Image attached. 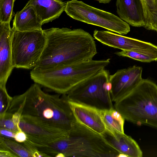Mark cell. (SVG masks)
<instances>
[{
	"mask_svg": "<svg viewBox=\"0 0 157 157\" xmlns=\"http://www.w3.org/2000/svg\"><path fill=\"white\" fill-rule=\"evenodd\" d=\"M46 42L35 70H45L92 60L97 53L95 39L82 29L43 30Z\"/></svg>",
	"mask_w": 157,
	"mask_h": 157,
	"instance_id": "obj_2",
	"label": "cell"
},
{
	"mask_svg": "<svg viewBox=\"0 0 157 157\" xmlns=\"http://www.w3.org/2000/svg\"><path fill=\"white\" fill-rule=\"evenodd\" d=\"M128 157V156L127 155H126L124 154H122V153H120V154L118 156V157Z\"/></svg>",
	"mask_w": 157,
	"mask_h": 157,
	"instance_id": "obj_30",
	"label": "cell"
},
{
	"mask_svg": "<svg viewBox=\"0 0 157 157\" xmlns=\"http://www.w3.org/2000/svg\"><path fill=\"white\" fill-rule=\"evenodd\" d=\"M18 126L27 135V140L31 143L34 144H49L65 137L68 133L21 118Z\"/></svg>",
	"mask_w": 157,
	"mask_h": 157,
	"instance_id": "obj_11",
	"label": "cell"
},
{
	"mask_svg": "<svg viewBox=\"0 0 157 157\" xmlns=\"http://www.w3.org/2000/svg\"><path fill=\"white\" fill-rule=\"evenodd\" d=\"M142 4L146 29L157 31V0H140Z\"/></svg>",
	"mask_w": 157,
	"mask_h": 157,
	"instance_id": "obj_19",
	"label": "cell"
},
{
	"mask_svg": "<svg viewBox=\"0 0 157 157\" xmlns=\"http://www.w3.org/2000/svg\"><path fill=\"white\" fill-rule=\"evenodd\" d=\"M42 25L33 6L26 5L15 14L12 28L22 32L42 30Z\"/></svg>",
	"mask_w": 157,
	"mask_h": 157,
	"instance_id": "obj_17",
	"label": "cell"
},
{
	"mask_svg": "<svg viewBox=\"0 0 157 157\" xmlns=\"http://www.w3.org/2000/svg\"><path fill=\"white\" fill-rule=\"evenodd\" d=\"M21 143L28 150L31 155L32 157H49L46 154L39 151L35 146L30 143L27 140L25 142Z\"/></svg>",
	"mask_w": 157,
	"mask_h": 157,
	"instance_id": "obj_25",
	"label": "cell"
},
{
	"mask_svg": "<svg viewBox=\"0 0 157 157\" xmlns=\"http://www.w3.org/2000/svg\"><path fill=\"white\" fill-rule=\"evenodd\" d=\"M102 116L106 130L113 135L116 133H124L125 119L114 107L102 109Z\"/></svg>",
	"mask_w": 157,
	"mask_h": 157,
	"instance_id": "obj_18",
	"label": "cell"
},
{
	"mask_svg": "<svg viewBox=\"0 0 157 157\" xmlns=\"http://www.w3.org/2000/svg\"><path fill=\"white\" fill-rule=\"evenodd\" d=\"M66 3L61 0H29L42 25L58 18L65 11Z\"/></svg>",
	"mask_w": 157,
	"mask_h": 157,
	"instance_id": "obj_15",
	"label": "cell"
},
{
	"mask_svg": "<svg viewBox=\"0 0 157 157\" xmlns=\"http://www.w3.org/2000/svg\"><path fill=\"white\" fill-rule=\"evenodd\" d=\"M94 38L103 44L124 51L157 56V45L150 42L118 34L108 31L95 30Z\"/></svg>",
	"mask_w": 157,
	"mask_h": 157,
	"instance_id": "obj_9",
	"label": "cell"
},
{
	"mask_svg": "<svg viewBox=\"0 0 157 157\" xmlns=\"http://www.w3.org/2000/svg\"><path fill=\"white\" fill-rule=\"evenodd\" d=\"M26 134L21 129L16 132L14 140L20 143H23L27 140Z\"/></svg>",
	"mask_w": 157,
	"mask_h": 157,
	"instance_id": "obj_26",
	"label": "cell"
},
{
	"mask_svg": "<svg viewBox=\"0 0 157 157\" xmlns=\"http://www.w3.org/2000/svg\"><path fill=\"white\" fill-rule=\"evenodd\" d=\"M64 11L75 20L99 26L121 35H126L130 30L129 25L119 17L81 1L67 2Z\"/></svg>",
	"mask_w": 157,
	"mask_h": 157,
	"instance_id": "obj_8",
	"label": "cell"
},
{
	"mask_svg": "<svg viewBox=\"0 0 157 157\" xmlns=\"http://www.w3.org/2000/svg\"><path fill=\"white\" fill-rule=\"evenodd\" d=\"M35 83L22 94L13 97L7 112L21 119L68 133L76 120L66 94H51Z\"/></svg>",
	"mask_w": 157,
	"mask_h": 157,
	"instance_id": "obj_1",
	"label": "cell"
},
{
	"mask_svg": "<svg viewBox=\"0 0 157 157\" xmlns=\"http://www.w3.org/2000/svg\"><path fill=\"white\" fill-rule=\"evenodd\" d=\"M115 103L114 108L125 120L157 128V85L152 80L142 78Z\"/></svg>",
	"mask_w": 157,
	"mask_h": 157,
	"instance_id": "obj_4",
	"label": "cell"
},
{
	"mask_svg": "<svg viewBox=\"0 0 157 157\" xmlns=\"http://www.w3.org/2000/svg\"><path fill=\"white\" fill-rule=\"evenodd\" d=\"M16 0H0V22H10Z\"/></svg>",
	"mask_w": 157,
	"mask_h": 157,
	"instance_id": "obj_21",
	"label": "cell"
},
{
	"mask_svg": "<svg viewBox=\"0 0 157 157\" xmlns=\"http://www.w3.org/2000/svg\"><path fill=\"white\" fill-rule=\"evenodd\" d=\"M11 151L4 149H0V157H17Z\"/></svg>",
	"mask_w": 157,
	"mask_h": 157,
	"instance_id": "obj_28",
	"label": "cell"
},
{
	"mask_svg": "<svg viewBox=\"0 0 157 157\" xmlns=\"http://www.w3.org/2000/svg\"><path fill=\"white\" fill-rule=\"evenodd\" d=\"M99 3L106 4L109 3L111 0H96Z\"/></svg>",
	"mask_w": 157,
	"mask_h": 157,
	"instance_id": "obj_29",
	"label": "cell"
},
{
	"mask_svg": "<svg viewBox=\"0 0 157 157\" xmlns=\"http://www.w3.org/2000/svg\"><path fill=\"white\" fill-rule=\"evenodd\" d=\"M107 142L120 153L130 157H142L143 152L137 142L124 133L113 135L106 130L101 135Z\"/></svg>",
	"mask_w": 157,
	"mask_h": 157,
	"instance_id": "obj_16",
	"label": "cell"
},
{
	"mask_svg": "<svg viewBox=\"0 0 157 157\" xmlns=\"http://www.w3.org/2000/svg\"><path fill=\"white\" fill-rule=\"evenodd\" d=\"M42 151L49 157L61 153L65 157H118L120 153L101 135L77 121L66 136L44 145Z\"/></svg>",
	"mask_w": 157,
	"mask_h": 157,
	"instance_id": "obj_3",
	"label": "cell"
},
{
	"mask_svg": "<svg viewBox=\"0 0 157 157\" xmlns=\"http://www.w3.org/2000/svg\"><path fill=\"white\" fill-rule=\"evenodd\" d=\"M109 70L104 69L78 84L66 94L68 100L101 109L114 107L111 100Z\"/></svg>",
	"mask_w": 157,
	"mask_h": 157,
	"instance_id": "obj_6",
	"label": "cell"
},
{
	"mask_svg": "<svg viewBox=\"0 0 157 157\" xmlns=\"http://www.w3.org/2000/svg\"><path fill=\"white\" fill-rule=\"evenodd\" d=\"M117 12L122 20L135 27H144V17L140 0H117Z\"/></svg>",
	"mask_w": 157,
	"mask_h": 157,
	"instance_id": "obj_14",
	"label": "cell"
},
{
	"mask_svg": "<svg viewBox=\"0 0 157 157\" xmlns=\"http://www.w3.org/2000/svg\"><path fill=\"white\" fill-rule=\"evenodd\" d=\"M0 117H3L7 112L13 97L8 94L6 87L0 86Z\"/></svg>",
	"mask_w": 157,
	"mask_h": 157,
	"instance_id": "obj_23",
	"label": "cell"
},
{
	"mask_svg": "<svg viewBox=\"0 0 157 157\" xmlns=\"http://www.w3.org/2000/svg\"><path fill=\"white\" fill-rule=\"evenodd\" d=\"M10 22H0V86L6 84L14 68L11 48Z\"/></svg>",
	"mask_w": 157,
	"mask_h": 157,
	"instance_id": "obj_13",
	"label": "cell"
},
{
	"mask_svg": "<svg viewBox=\"0 0 157 157\" xmlns=\"http://www.w3.org/2000/svg\"><path fill=\"white\" fill-rule=\"evenodd\" d=\"M114 53L119 56L128 57L144 63L157 61V56H148L132 51L122 50L116 52Z\"/></svg>",
	"mask_w": 157,
	"mask_h": 157,
	"instance_id": "obj_22",
	"label": "cell"
},
{
	"mask_svg": "<svg viewBox=\"0 0 157 157\" xmlns=\"http://www.w3.org/2000/svg\"><path fill=\"white\" fill-rule=\"evenodd\" d=\"M46 39L42 30L20 31L12 28V61L14 68L33 69L38 61Z\"/></svg>",
	"mask_w": 157,
	"mask_h": 157,
	"instance_id": "obj_7",
	"label": "cell"
},
{
	"mask_svg": "<svg viewBox=\"0 0 157 157\" xmlns=\"http://www.w3.org/2000/svg\"><path fill=\"white\" fill-rule=\"evenodd\" d=\"M0 149L9 151L17 157H32L29 151L21 143L2 136L0 137Z\"/></svg>",
	"mask_w": 157,
	"mask_h": 157,
	"instance_id": "obj_20",
	"label": "cell"
},
{
	"mask_svg": "<svg viewBox=\"0 0 157 157\" xmlns=\"http://www.w3.org/2000/svg\"><path fill=\"white\" fill-rule=\"evenodd\" d=\"M76 120L101 135L106 129L102 119V109L68 100Z\"/></svg>",
	"mask_w": 157,
	"mask_h": 157,
	"instance_id": "obj_12",
	"label": "cell"
},
{
	"mask_svg": "<svg viewBox=\"0 0 157 157\" xmlns=\"http://www.w3.org/2000/svg\"><path fill=\"white\" fill-rule=\"evenodd\" d=\"M103 69L100 60H90L45 70L32 69L31 79L49 91L66 94L78 84Z\"/></svg>",
	"mask_w": 157,
	"mask_h": 157,
	"instance_id": "obj_5",
	"label": "cell"
},
{
	"mask_svg": "<svg viewBox=\"0 0 157 157\" xmlns=\"http://www.w3.org/2000/svg\"><path fill=\"white\" fill-rule=\"evenodd\" d=\"M16 132L6 129L0 128V136L14 140Z\"/></svg>",
	"mask_w": 157,
	"mask_h": 157,
	"instance_id": "obj_27",
	"label": "cell"
},
{
	"mask_svg": "<svg viewBox=\"0 0 157 157\" xmlns=\"http://www.w3.org/2000/svg\"><path fill=\"white\" fill-rule=\"evenodd\" d=\"M13 114L6 112L4 115L0 117V128L6 129L16 132L19 130L12 119Z\"/></svg>",
	"mask_w": 157,
	"mask_h": 157,
	"instance_id": "obj_24",
	"label": "cell"
},
{
	"mask_svg": "<svg viewBox=\"0 0 157 157\" xmlns=\"http://www.w3.org/2000/svg\"><path fill=\"white\" fill-rule=\"evenodd\" d=\"M142 67L134 65L110 75L112 101L115 102L134 89L141 81Z\"/></svg>",
	"mask_w": 157,
	"mask_h": 157,
	"instance_id": "obj_10",
	"label": "cell"
}]
</instances>
